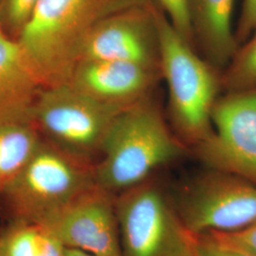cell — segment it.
Returning <instances> with one entry per match:
<instances>
[{
	"label": "cell",
	"instance_id": "obj_1",
	"mask_svg": "<svg viewBox=\"0 0 256 256\" xmlns=\"http://www.w3.org/2000/svg\"><path fill=\"white\" fill-rule=\"evenodd\" d=\"M151 4L152 0H38L16 41L43 88L64 84L100 21Z\"/></svg>",
	"mask_w": 256,
	"mask_h": 256
},
{
	"label": "cell",
	"instance_id": "obj_2",
	"mask_svg": "<svg viewBox=\"0 0 256 256\" xmlns=\"http://www.w3.org/2000/svg\"><path fill=\"white\" fill-rule=\"evenodd\" d=\"M186 146L176 135L153 97L122 110L113 120L94 165L98 186L126 191L182 156Z\"/></svg>",
	"mask_w": 256,
	"mask_h": 256
},
{
	"label": "cell",
	"instance_id": "obj_3",
	"mask_svg": "<svg viewBox=\"0 0 256 256\" xmlns=\"http://www.w3.org/2000/svg\"><path fill=\"white\" fill-rule=\"evenodd\" d=\"M156 18L160 70L168 90L167 120L185 146H196L212 131V113L222 88L220 70L198 55L162 10Z\"/></svg>",
	"mask_w": 256,
	"mask_h": 256
},
{
	"label": "cell",
	"instance_id": "obj_4",
	"mask_svg": "<svg viewBox=\"0 0 256 256\" xmlns=\"http://www.w3.org/2000/svg\"><path fill=\"white\" fill-rule=\"evenodd\" d=\"M94 185V165L42 140L2 194L18 221L40 225Z\"/></svg>",
	"mask_w": 256,
	"mask_h": 256
},
{
	"label": "cell",
	"instance_id": "obj_5",
	"mask_svg": "<svg viewBox=\"0 0 256 256\" xmlns=\"http://www.w3.org/2000/svg\"><path fill=\"white\" fill-rule=\"evenodd\" d=\"M122 110L104 104L70 82L42 88L32 119L48 142L66 153L92 164L113 120Z\"/></svg>",
	"mask_w": 256,
	"mask_h": 256
},
{
	"label": "cell",
	"instance_id": "obj_6",
	"mask_svg": "<svg viewBox=\"0 0 256 256\" xmlns=\"http://www.w3.org/2000/svg\"><path fill=\"white\" fill-rule=\"evenodd\" d=\"M115 206L122 256H196L198 236L155 184L122 191Z\"/></svg>",
	"mask_w": 256,
	"mask_h": 256
},
{
	"label": "cell",
	"instance_id": "obj_7",
	"mask_svg": "<svg viewBox=\"0 0 256 256\" xmlns=\"http://www.w3.org/2000/svg\"><path fill=\"white\" fill-rule=\"evenodd\" d=\"M178 210L196 236L244 229L256 222V183L210 170L183 190Z\"/></svg>",
	"mask_w": 256,
	"mask_h": 256
},
{
	"label": "cell",
	"instance_id": "obj_8",
	"mask_svg": "<svg viewBox=\"0 0 256 256\" xmlns=\"http://www.w3.org/2000/svg\"><path fill=\"white\" fill-rule=\"evenodd\" d=\"M194 148L210 170L256 183V88L220 95L210 134Z\"/></svg>",
	"mask_w": 256,
	"mask_h": 256
},
{
	"label": "cell",
	"instance_id": "obj_9",
	"mask_svg": "<svg viewBox=\"0 0 256 256\" xmlns=\"http://www.w3.org/2000/svg\"><path fill=\"white\" fill-rule=\"evenodd\" d=\"M112 192L94 185L41 223L64 247L96 256H122Z\"/></svg>",
	"mask_w": 256,
	"mask_h": 256
},
{
	"label": "cell",
	"instance_id": "obj_10",
	"mask_svg": "<svg viewBox=\"0 0 256 256\" xmlns=\"http://www.w3.org/2000/svg\"><path fill=\"white\" fill-rule=\"evenodd\" d=\"M156 10L153 3L102 19L86 38L80 61L112 60L160 68Z\"/></svg>",
	"mask_w": 256,
	"mask_h": 256
},
{
	"label": "cell",
	"instance_id": "obj_11",
	"mask_svg": "<svg viewBox=\"0 0 256 256\" xmlns=\"http://www.w3.org/2000/svg\"><path fill=\"white\" fill-rule=\"evenodd\" d=\"M160 80V68L122 61L84 59L76 64L68 82L96 101L124 110L153 97Z\"/></svg>",
	"mask_w": 256,
	"mask_h": 256
},
{
	"label": "cell",
	"instance_id": "obj_12",
	"mask_svg": "<svg viewBox=\"0 0 256 256\" xmlns=\"http://www.w3.org/2000/svg\"><path fill=\"white\" fill-rule=\"evenodd\" d=\"M42 88L18 42L0 26V124L32 122Z\"/></svg>",
	"mask_w": 256,
	"mask_h": 256
},
{
	"label": "cell",
	"instance_id": "obj_13",
	"mask_svg": "<svg viewBox=\"0 0 256 256\" xmlns=\"http://www.w3.org/2000/svg\"><path fill=\"white\" fill-rule=\"evenodd\" d=\"M236 0H188L194 46L212 66L225 68L236 52L232 27Z\"/></svg>",
	"mask_w": 256,
	"mask_h": 256
},
{
	"label": "cell",
	"instance_id": "obj_14",
	"mask_svg": "<svg viewBox=\"0 0 256 256\" xmlns=\"http://www.w3.org/2000/svg\"><path fill=\"white\" fill-rule=\"evenodd\" d=\"M41 140L32 122L0 124V194L27 164Z\"/></svg>",
	"mask_w": 256,
	"mask_h": 256
},
{
	"label": "cell",
	"instance_id": "obj_15",
	"mask_svg": "<svg viewBox=\"0 0 256 256\" xmlns=\"http://www.w3.org/2000/svg\"><path fill=\"white\" fill-rule=\"evenodd\" d=\"M221 74L226 92L256 88V30L241 44Z\"/></svg>",
	"mask_w": 256,
	"mask_h": 256
},
{
	"label": "cell",
	"instance_id": "obj_16",
	"mask_svg": "<svg viewBox=\"0 0 256 256\" xmlns=\"http://www.w3.org/2000/svg\"><path fill=\"white\" fill-rule=\"evenodd\" d=\"M41 228L32 223L18 221L0 238V256H37Z\"/></svg>",
	"mask_w": 256,
	"mask_h": 256
},
{
	"label": "cell",
	"instance_id": "obj_17",
	"mask_svg": "<svg viewBox=\"0 0 256 256\" xmlns=\"http://www.w3.org/2000/svg\"><path fill=\"white\" fill-rule=\"evenodd\" d=\"M38 0H1L0 26L14 38L30 18Z\"/></svg>",
	"mask_w": 256,
	"mask_h": 256
},
{
	"label": "cell",
	"instance_id": "obj_18",
	"mask_svg": "<svg viewBox=\"0 0 256 256\" xmlns=\"http://www.w3.org/2000/svg\"><path fill=\"white\" fill-rule=\"evenodd\" d=\"M174 28L194 46L188 0H156Z\"/></svg>",
	"mask_w": 256,
	"mask_h": 256
},
{
	"label": "cell",
	"instance_id": "obj_19",
	"mask_svg": "<svg viewBox=\"0 0 256 256\" xmlns=\"http://www.w3.org/2000/svg\"><path fill=\"white\" fill-rule=\"evenodd\" d=\"M204 236L224 246L256 254V222L239 230L230 232H210Z\"/></svg>",
	"mask_w": 256,
	"mask_h": 256
},
{
	"label": "cell",
	"instance_id": "obj_20",
	"mask_svg": "<svg viewBox=\"0 0 256 256\" xmlns=\"http://www.w3.org/2000/svg\"><path fill=\"white\" fill-rule=\"evenodd\" d=\"M256 30V0H243L236 36L238 44L247 40Z\"/></svg>",
	"mask_w": 256,
	"mask_h": 256
},
{
	"label": "cell",
	"instance_id": "obj_21",
	"mask_svg": "<svg viewBox=\"0 0 256 256\" xmlns=\"http://www.w3.org/2000/svg\"><path fill=\"white\" fill-rule=\"evenodd\" d=\"M196 256H256V254L224 246L206 236H198Z\"/></svg>",
	"mask_w": 256,
	"mask_h": 256
},
{
	"label": "cell",
	"instance_id": "obj_22",
	"mask_svg": "<svg viewBox=\"0 0 256 256\" xmlns=\"http://www.w3.org/2000/svg\"><path fill=\"white\" fill-rule=\"evenodd\" d=\"M37 256H68L66 248L46 230L41 228L40 246Z\"/></svg>",
	"mask_w": 256,
	"mask_h": 256
},
{
	"label": "cell",
	"instance_id": "obj_23",
	"mask_svg": "<svg viewBox=\"0 0 256 256\" xmlns=\"http://www.w3.org/2000/svg\"><path fill=\"white\" fill-rule=\"evenodd\" d=\"M66 256H96L90 254L88 252L79 250H75V248H66Z\"/></svg>",
	"mask_w": 256,
	"mask_h": 256
},
{
	"label": "cell",
	"instance_id": "obj_24",
	"mask_svg": "<svg viewBox=\"0 0 256 256\" xmlns=\"http://www.w3.org/2000/svg\"><path fill=\"white\" fill-rule=\"evenodd\" d=\"M0 8H1V0H0Z\"/></svg>",
	"mask_w": 256,
	"mask_h": 256
}]
</instances>
